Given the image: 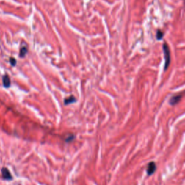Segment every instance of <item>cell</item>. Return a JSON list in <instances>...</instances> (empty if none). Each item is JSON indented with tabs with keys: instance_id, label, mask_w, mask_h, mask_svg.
<instances>
[{
	"instance_id": "1",
	"label": "cell",
	"mask_w": 185,
	"mask_h": 185,
	"mask_svg": "<svg viewBox=\"0 0 185 185\" xmlns=\"http://www.w3.org/2000/svg\"><path fill=\"white\" fill-rule=\"evenodd\" d=\"M163 48H164V57H165V67H164V70L166 71L170 65V59H171V57H170V50L168 45L166 43H164V46H163Z\"/></svg>"
},
{
	"instance_id": "2",
	"label": "cell",
	"mask_w": 185,
	"mask_h": 185,
	"mask_svg": "<svg viewBox=\"0 0 185 185\" xmlns=\"http://www.w3.org/2000/svg\"><path fill=\"white\" fill-rule=\"evenodd\" d=\"M156 165L155 164V162L152 161V162L149 163L148 166V169H147V173L149 176L150 175L153 174V173L156 171Z\"/></svg>"
},
{
	"instance_id": "3",
	"label": "cell",
	"mask_w": 185,
	"mask_h": 185,
	"mask_svg": "<svg viewBox=\"0 0 185 185\" xmlns=\"http://www.w3.org/2000/svg\"><path fill=\"white\" fill-rule=\"evenodd\" d=\"M1 174H2V176L5 180H12V176L10 172V171L7 168H3L1 169Z\"/></svg>"
},
{
	"instance_id": "4",
	"label": "cell",
	"mask_w": 185,
	"mask_h": 185,
	"mask_svg": "<svg viewBox=\"0 0 185 185\" xmlns=\"http://www.w3.org/2000/svg\"><path fill=\"white\" fill-rule=\"evenodd\" d=\"M2 82H3V85H4V87L7 88L10 86L11 81H10V77L8 76L7 75H4L2 77Z\"/></svg>"
},
{
	"instance_id": "5",
	"label": "cell",
	"mask_w": 185,
	"mask_h": 185,
	"mask_svg": "<svg viewBox=\"0 0 185 185\" xmlns=\"http://www.w3.org/2000/svg\"><path fill=\"white\" fill-rule=\"evenodd\" d=\"M181 95H174V96L171 97V98L170 99V104L171 105H175L177 103H179V101L181 100Z\"/></svg>"
},
{
	"instance_id": "6",
	"label": "cell",
	"mask_w": 185,
	"mask_h": 185,
	"mask_svg": "<svg viewBox=\"0 0 185 185\" xmlns=\"http://www.w3.org/2000/svg\"><path fill=\"white\" fill-rule=\"evenodd\" d=\"M64 101H65V105H68V104H72V103H74V102L76 101V98H75L73 95H71V96H70L69 98L65 99Z\"/></svg>"
},
{
	"instance_id": "7",
	"label": "cell",
	"mask_w": 185,
	"mask_h": 185,
	"mask_svg": "<svg viewBox=\"0 0 185 185\" xmlns=\"http://www.w3.org/2000/svg\"><path fill=\"white\" fill-rule=\"evenodd\" d=\"M27 53H28V48H27V47L26 46L22 47L21 50H20V57L23 58V57H26Z\"/></svg>"
},
{
	"instance_id": "8",
	"label": "cell",
	"mask_w": 185,
	"mask_h": 185,
	"mask_svg": "<svg viewBox=\"0 0 185 185\" xmlns=\"http://www.w3.org/2000/svg\"><path fill=\"white\" fill-rule=\"evenodd\" d=\"M163 36H164V33L159 30L157 32V34H156V38L158 40H161L163 38Z\"/></svg>"
},
{
	"instance_id": "9",
	"label": "cell",
	"mask_w": 185,
	"mask_h": 185,
	"mask_svg": "<svg viewBox=\"0 0 185 185\" xmlns=\"http://www.w3.org/2000/svg\"><path fill=\"white\" fill-rule=\"evenodd\" d=\"M10 62L12 66H15L17 63L16 59L15 58H13V57H10Z\"/></svg>"
}]
</instances>
